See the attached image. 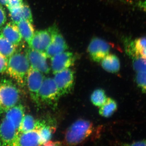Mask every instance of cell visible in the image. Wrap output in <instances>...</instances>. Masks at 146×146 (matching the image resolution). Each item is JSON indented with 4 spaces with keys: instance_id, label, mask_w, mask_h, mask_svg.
I'll use <instances>...</instances> for the list:
<instances>
[{
    "instance_id": "cell-1",
    "label": "cell",
    "mask_w": 146,
    "mask_h": 146,
    "mask_svg": "<svg viewBox=\"0 0 146 146\" xmlns=\"http://www.w3.org/2000/svg\"><path fill=\"white\" fill-rule=\"evenodd\" d=\"M94 130V125L90 121L77 120L66 131L63 146H78L91 136Z\"/></svg>"
},
{
    "instance_id": "cell-2",
    "label": "cell",
    "mask_w": 146,
    "mask_h": 146,
    "mask_svg": "<svg viewBox=\"0 0 146 146\" xmlns=\"http://www.w3.org/2000/svg\"><path fill=\"white\" fill-rule=\"evenodd\" d=\"M30 65L26 54L15 52L8 59L6 73L20 86L26 84L27 75Z\"/></svg>"
},
{
    "instance_id": "cell-3",
    "label": "cell",
    "mask_w": 146,
    "mask_h": 146,
    "mask_svg": "<svg viewBox=\"0 0 146 146\" xmlns=\"http://www.w3.org/2000/svg\"><path fill=\"white\" fill-rule=\"evenodd\" d=\"M20 97L19 89L12 82L0 79V105L3 111L16 105Z\"/></svg>"
},
{
    "instance_id": "cell-4",
    "label": "cell",
    "mask_w": 146,
    "mask_h": 146,
    "mask_svg": "<svg viewBox=\"0 0 146 146\" xmlns=\"http://www.w3.org/2000/svg\"><path fill=\"white\" fill-rule=\"evenodd\" d=\"M53 79L60 96L72 91L74 85V72L72 70L68 68L56 73Z\"/></svg>"
},
{
    "instance_id": "cell-5",
    "label": "cell",
    "mask_w": 146,
    "mask_h": 146,
    "mask_svg": "<svg viewBox=\"0 0 146 146\" xmlns=\"http://www.w3.org/2000/svg\"><path fill=\"white\" fill-rule=\"evenodd\" d=\"M43 73L30 67L26 79V84L31 96L35 102L39 104V90L44 79Z\"/></svg>"
},
{
    "instance_id": "cell-6",
    "label": "cell",
    "mask_w": 146,
    "mask_h": 146,
    "mask_svg": "<svg viewBox=\"0 0 146 146\" xmlns=\"http://www.w3.org/2000/svg\"><path fill=\"white\" fill-rule=\"evenodd\" d=\"M51 40L50 43L45 51L48 58H51L56 55L65 51L68 49V44L62 34L56 27L49 28Z\"/></svg>"
},
{
    "instance_id": "cell-7",
    "label": "cell",
    "mask_w": 146,
    "mask_h": 146,
    "mask_svg": "<svg viewBox=\"0 0 146 146\" xmlns=\"http://www.w3.org/2000/svg\"><path fill=\"white\" fill-rule=\"evenodd\" d=\"M19 132L13 123L5 117L0 124L1 146H16Z\"/></svg>"
},
{
    "instance_id": "cell-8",
    "label": "cell",
    "mask_w": 146,
    "mask_h": 146,
    "mask_svg": "<svg viewBox=\"0 0 146 146\" xmlns=\"http://www.w3.org/2000/svg\"><path fill=\"white\" fill-rule=\"evenodd\" d=\"M39 100L49 104H54L60 98L59 92L53 78H44L39 90Z\"/></svg>"
},
{
    "instance_id": "cell-9",
    "label": "cell",
    "mask_w": 146,
    "mask_h": 146,
    "mask_svg": "<svg viewBox=\"0 0 146 146\" xmlns=\"http://www.w3.org/2000/svg\"><path fill=\"white\" fill-rule=\"evenodd\" d=\"M110 46L104 40L95 37L91 40L88 47V52L91 59L99 63L109 54Z\"/></svg>"
},
{
    "instance_id": "cell-10",
    "label": "cell",
    "mask_w": 146,
    "mask_h": 146,
    "mask_svg": "<svg viewBox=\"0 0 146 146\" xmlns=\"http://www.w3.org/2000/svg\"><path fill=\"white\" fill-rule=\"evenodd\" d=\"M25 54L32 68L43 74H48L50 72V68L47 63L48 58L45 52L29 48L27 50Z\"/></svg>"
},
{
    "instance_id": "cell-11",
    "label": "cell",
    "mask_w": 146,
    "mask_h": 146,
    "mask_svg": "<svg viewBox=\"0 0 146 146\" xmlns=\"http://www.w3.org/2000/svg\"><path fill=\"white\" fill-rule=\"evenodd\" d=\"M76 58L72 52L64 51L51 58V67L54 74L74 65Z\"/></svg>"
},
{
    "instance_id": "cell-12",
    "label": "cell",
    "mask_w": 146,
    "mask_h": 146,
    "mask_svg": "<svg viewBox=\"0 0 146 146\" xmlns=\"http://www.w3.org/2000/svg\"><path fill=\"white\" fill-rule=\"evenodd\" d=\"M51 40V35L49 29L48 30L38 31L34 35L28 44L32 49L45 52Z\"/></svg>"
},
{
    "instance_id": "cell-13",
    "label": "cell",
    "mask_w": 146,
    "mask_h": 146,
    "mask_svg": "<svg viewBox=\"0 0 146 146\" xmlns=\"http://www.w3.org/2000/svg\"><path fill=\"white\" fill-rule=\"evenodd\" d=\"M125 49L129 55L133 58L141 57L146 58V38L145 36L128 42Z\"/></svg>"
},
{
    "instance_id": "cell-14",
    "label": "cell",
    "mask_w": 146,
    "mask_h": 146,
    "mask_svg": "<svg viewBox=\"0 0 146 146\" xmlns=\"http://www.w3.org/2000/svg\"><path fill=\"white\" fill-rule=\"evenodd\" d=\"M42 144L39 131L34 129L19 133L16 146H40Z\"/></svg>"
},
{
    "instance_id": "cell-15",
    "label": "cell",
    "mask_w": 146,
    "mask_h": 146,
    "mask_svg": "<svg viewBox=\"0 0 146 146\" xmlns=\"http://www.w3.org/2000/svg\"><path fill=\"white\" fill-rule=\"evenodd\" d=\"M2 34L9 42L16 46L21 43L22 37L16 24L10 22L3 28Z\"/></svg>"
},
{
    "instance_id": "cell-16",
    "label": "cell",
    "mask_w": 146,
    "mask_h": 146,
    "mask_svg": "<svg viewBox=\"0 0 146 146\" xmlns=\"http://www.w3.org/2000/svg\"><path fill=\"white\" fill-rule=\"evenodd\" d=\"M5 117L10 120L19 132V129L25 116V109L22 105H16L6 111Z\"/></svg>"
},
{
    "instance_id": "cell-17",
    "label": "cell",
    "mask_w": 146,
    "mask_h": 146,
    "mask_svg": "<svg viewBox=\"0 0 146 146\" xmlns=\"http://www.w3.org/2000/svg\"><path fill=\"white\" fill-rule=\"evenodd\" d=\"M36 129L39 131L42 143H44L51 139L56 129L55 125L49 124L44 121L37 120Z\"/></svg>"
},
{
    "instance_id": "cell-18",
    "label": "cell",
    "mask_w": 146,
    "mask_h": 146,
    "mask_svg": "<svg viewBox=\"0 0 146 146\" xmlns=\"http://www.w3.org/2000/svg\"><path fill=\"white\" fill-rule=\"evenodd\" d=\"M101 62L103 68L108 72L115 73L117 72L119 70V59L115 55L108 54Z\"/></svg>"
},
{
    "instance_id": "cell-19",
    "label": "cell",
    "mask_w": 146,
    "mask_h": 146,
    "mask_svg": "<svg viewBox=\"0 0 146 146\" xmlns=\"http://www.w3.org/2000/svg\"><path fill=\"white\" fill-rule=\"evenodd\" d=\"M23 38L29 44L34 35V29L32 23L27 20L23 19L16 24Z\"/></svg>"
},
{
    "instance_id": "cell-20",
    "label": "cell",
    "mask_w": 146,
    "mask_h": 146,
    "mask_svg": "<svg viewBox=\"0 0 146 146\" xmlns=\"http://www.w3.org/2000/svg\"><path fill=\"white\" fill-rule=\"evenodd\" d=\"M16 46L0 34V54L8 59L16 52Z\"/></svg>"
},
{
    "instance_id": "cell-21",
    "label": "cell",
    "mask_w": 146,
    "mask_h": 146,
    "mask_svg": "<svg viewBox=\"0 0 146 146\" xmlns=\"http://www.w3.org/2000/svg\"><path fill=\"white\" fill-rule=\"evenodd\" d=\"M117 109V104L115 100L111 98H107L104 104L100 107L99 114L102 117H109Z\"/></svg>"
},
{
    "instance_id": "cell-22",
    "label": "cell",
    "mask_w": 146,
    "mask_h": 146,
    "mask_svg": "<svg viewBox=\"0 0 146 146\" xmlns=\"http://www.w3.org/2000/svg\"><path fill=\"white\" fill-rule=\"evenodd\" d=\"M37 121L31 115H25L19 129V133H24L36 129Z\"/></svg>"
},
{
    "instance_id": "cell-23",
    "label": "cell",
    "mask_w": 146,
    "mask_h": 146,
    "mask_svg": "<svg viewBox=\"0 0 146 146\" xmlns=\"http://www.w3.org/2000/svg\"><path fill=\"white\" fill-rule=\"evenodd\" d=\"M107 98L104 90L102 89H97L91 94V102L96 106L100 107L104 103Z\"/></svg>"
},
{
    "instance_id": "cell-24",
    "label": "cell",
    "mask_w": 146,
    "mask_h": 146,
    "mask_svg": "<svg viewBox=\"0 0 146 146\" xmlns=\"http://www.w3.org/2000/svg\"><path fill=\"white\" fill-rule=\"evenodd\" d=\"M22 5L21 6L9 10L11 18L13 21L12 22L14 23L17 24L19 21L23 19V12L21 8Z\"/></svg>"
},
{
    "instance_id": "cell-25",
    "label": "cell",
    "mask_w": 146,
    "mask_h": 146,
    "mask_svg": "<svg viewBox=\"0 0 146 146\" xmlns=\"http://www.w3.org/2000/svg\"><path fill=\"white\" fill-rule=\"evenodd\" d=\"M133 68L137 72L141 71H146L145 58L141 57L134 58Z\"/></svg>"
},
{
    "instance_id": "cell-26",
    "label": "cell",
    "mask_w": 146,
    "mask_h": 146,
    "mask_svg": "<svg viewBox=\"0 0 146 146\" xmlns=\"http://www.w3.org/2000/svg\"><path fill=\"white\" fill-rule=\"evenodd\" d=\"M136 81L137 85L141 88L143 93L146 91V71L138 72L136 76Z\"/></svg>"
},
{
    "instance_id": "cell-27",
    "label": "cell",
    "mask_w": 146,
    "mask_h": 146,
    "mask_svg": "<svg viewBox=\"0 0 146 146\" xmlns=\"http://www.w3.org/2000/svg\"><path fill=\"white\" fill-rule=\"evenodd\" d=\"M21 8L23 12V19L32 23L33 22L32 14L31 10L28 5L26 3H23L21 6Z\"/></svg>"
},
{
    "instance_id": "cell-28",
    "label": "cell",
    "mask_w": 146,
    "mask_h": 146,
    "mask_svg": "<svg viewBox=\"0 0 146 146\" xmlns=\"http://www.w3.org/2000/svg\"><path fill=\"white\" fill-rule=\"evenodd\" d=\"M23 3V0H7L5 6H6L9 10H10L21 6Z\"/></svg>"
},
{
    "instance_id": "cell-29",
    "label": "cell",
    "mask_w": 146,
    "mask_h": 146,
    "mask_svg": "<svg viewBox=\"0 0 146 146\" xmlns=\"http://www.w3.org/2000/svg\"><path fill=\"white\" fill-rule=\"evenodd\" d=\"M8 59L0 54V73L6 72L7 65Z\"/></svg>"
},
{
    "instance_id": "cell-30",
    "label": "cell",
    "mask_w": 146,
    "mask_h": 146,
    "mask_svg": "<svg viewBox=\"0 0 146 146\" xmlns=\"http://www.w3.org/2000/svg\"><path fill=\"white\" fill-rule=\"evenodd\" d=\"M6 20L5 11L0 4V27L4 25Z\"/></svg>"
},
{
    "instance_id": "cell-31",
    "label": "cell",
    "mask_w": 146,
    "mask_h": 146,
    "mask_svg": "<svg viewBox=\"0 0 146 146\" xmlns=\"http://www.w3.org/2000/svg\"><path fill=\"white\" fill-rule=\"evenodd\" d=\"M40 146H63V143L60 141H48Z\"/></svg>"
},
{
    "instance_id": "cell-32",
    "label": "cell",
    "mask_w": 146,
    "mask_h": 146,
    "mask_svg": "<svg viewBox=\"0 0 146 146\" xmlns=\"http://www.w3.org/2000/svg\"><path fill=\"white\" fill-rule=\"evenodd\" d=\"M123 146H146V142L145 140H142L131 143L123 144Z\"/></svg>"
},
{
    "instance_id": "cell-33",
    "label": "cell",
    "mask_w": 146,
    "mask_h": 146,
    "mask_svg": "<svg viewBox=\"0 0 146 146\" xmlns=\"http://www.w3.org/2000/svg\"><path fill=\"white\" fill-rule=\"evenodd\" d=\"M7 0H0V3L2 5H5Z\"/></svg>"
},
{
    "instance_id": "cell-34",
    "label": "cell",
    "mask_w": 146,
    "mask_h": 146,
    "mask_svg": "<svg viewBox=\"0 0 146 146\" xmlns=\"http://www.w3.org/2000/svg\"><path fill=\"white\" fill-rule=\"evenodd\" d=\"M3 112V110L1 106V105H0V115H1V114Z\"/></svg>"
},
{
    "instance_id": "cell-35",
    "label": "cell",
    "mask_w": 146,
    "mask_h": 146,
    "mask_svg": "<svg viewBox=\"0 0 146 146\" xmlns=\"http://www.w3.org/2000/svg\"><path fill=\"white\" fill-rule=\"evenodd\" d=\"M0 146H1V142H0Z\"/></svg>"
}]
</instances>
